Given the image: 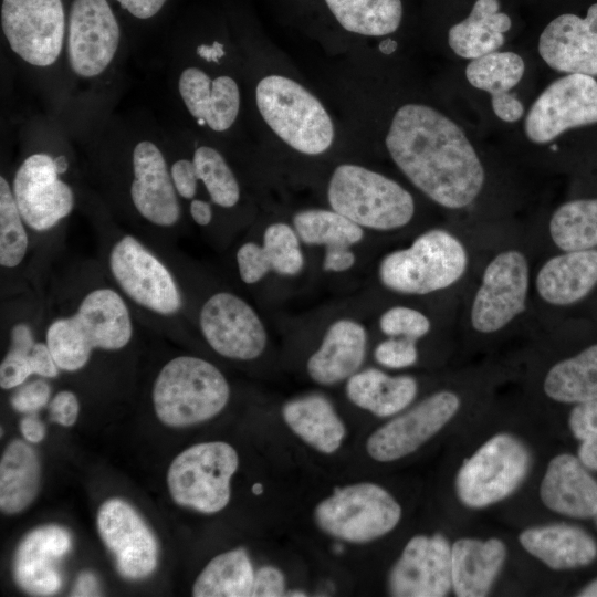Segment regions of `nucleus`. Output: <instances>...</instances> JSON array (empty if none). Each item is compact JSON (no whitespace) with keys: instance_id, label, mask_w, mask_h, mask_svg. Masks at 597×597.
I'll list each match as a JSON object with an SVG mask.
<instances>
[{"instance_id":"obj_1","label":"nucleus","mask_w":597,"mask_h":597,"mask_svg":"<svg viewBox=\"0 0 597 597\" xmlns=\"http://www.w3.org/2000/svg\"><path fill=\"white\" fill-rule=\"evenodd\" d=\"M45 280L41 329L61 371H81L96 354L133 345L138 322L98 260L73 262Z\"/></svg>"},{"instance_id":"obj_2","label":"nucleus","mask_w":597,"mask_h":597,"mask_svg":"<svg viewBox=\"0 0 597 597\" xmlns=\"http://www.w3.org/2000/svg\"><path fill=\"white\" fill-rule=\"evenodd\" d=\"M538 254L527 228L509 223L481 234L459 302L457 337L485 348L532 326V277Z\"/></svg>"},{"instance_id":"obj_3","label":"nucleus","mask_w":597,"mask_h":597,"mask_svg":"<svg viewBox=\"0 0 597 597\" xmlns=\"http://www.w3.org/2000/svg\"><path fill=\"white\" fill-rule=\"evenodd\" d=\"M385 144L404 176L437 206L464 212L481 199L485 167L462 128L436 108H398Z\"/></svg>"},{"instance_id":"obj_4","label":"nucleus","mask_w":597,"mask_h":597,"mask_svg":"<svg viewBox=\"0 0 597 597\" xmlns=\"http://www.w3.org/2000/svg\"><path fill=\"white\" fill-rule=\"evenodd\" d=\"M95 227L97 260L138 324L174 338L186 327L188 304L171 264L134 231L104 218Z\"/></svg>"},{"instance_id":"obj_5","label":"nucleus","mask_w":597,"mask_h":597,"mask_svg":"<svg viewBox=\"0 0 597 597\" xmlns=\"http://www.w3.org/2000/svg\"><path fill=\"white\" fill-rule=\"evenodd\" d=\"M481 233L457 226L431 227L404 248L386 253L377 276L389 292L402 296L459 298L472 274Z\"/></svg>"},{"instance_id":"obj_6","label":"nucleus","mask_w":597,"mask_h":597,"mask_svg":"<svg viewBox=\"0 0 597 597\" xmlns=\"http://www.w3.org/2000/svg\"><path fill=\"white\" fill-rule=\"evenodd\" d=\"M526 335L541 355L533 376L537 392L558 405L597 399V325L532 327Z\"/></svg>"},{"instance_id":"obj_7","label":"nucleus","mask_w":597,"mask_h":597,"mask_svg":"<svg viewBox=\"0 0 597 597\" xmlns=\"http://www.w3.org/2000/svg\"><path fill=\"white\" fill-rule=\"evenodd\" d=\"M565 324L597 325V248L536 259L531 327Z\"/></svg>"},{"instance_id":"obj_8","label":"nucleus","mask_w":597,"mask_h":597,"mask_svg":"<svg viewBox=\"0 0 597 597\" xmlns=\"http://www.w3.org/2000/svg\"><path fill=\"white\" fill-rule=\"evenodd\" d=\"M229 399L230 386L222 371L211 362L193 355H178L167 360L151 388L157 418L175 428L214 418Z\"/></svg>"},{"instance_id":"obj_9","label":"nucleus","mask_w":597,"mask_h":597,"mask_svg":"<svg viewBox=\"0 0 597 597\" xmlns=\"http://www.w3.org/2000/svg\"><path fill=\"white\" fill-rule=\"evenodd\" d=\"M126 177V213L138 235L153 245H174L182 220L170 166L153 142H138Z\"/></svg>"},{"instance_id":"obj_10","label":"nucleus","mask_w":597,"mask_h":597,"mask_svg":"<svg viewBox=\"0 0 597 597\" xmlns=\"http://www.w3.org/2000/svg\"><path fill=\"white\" fill-rule=\"evenodd\" d=\"M333 210L362 228L391 232L408 227L416 214L413 196L396 180L366 167L343 164L329 179Z\"/></svg>"},{"instance_id":"obj_11","label":"nucleus","mask_w":597,"mask_h":597,"mask_svg":"<svg viewBox=\"0 0 597 597\" xmlns=\"http://www.w3.org/2000/svg\"><path fill=\"white\" fill-rule=\"evenodd\" d=\"M255 102L268 126L293 149L314 156L332 146L335 132L331 116L294 80L283 75L263 77L255 88Z\"/></svg>"},{"instance_id":"obj_12","label":"nucleus","mask_w":597,"mask_h":597,"mask_svg":"<svg viewBox=\"0 0 597 597\" xmlns=\"http://www.w3.org/2000/svg\"><path fill=\"white\" fill-rule=\"evenodd\" d=\"M531 464L527 444L515 434L499 432L460 465L454 479L457 496L473 510L496 504L521 486Z\"/></svg>"},{"instance_id":"obj_13","label":"nucleus","mask_w":597,"mask_h":597,"mask_svg":"<svg viewBox=\"0 0 597 597\" xmlns=\"http://www.w3.org/2000/svg\"><path fill=\"white\" fill-rule=\"evenodd\" d=\"M313 515L317 527L329 536L364 544L395 530L402 509L381 485L358 482L335 489L315 506Z\"/></svg>"},{"instance_id":"obj_14","label":"nucleus","mask_w":597,"mask_h":597,"mask_svg":"<svg viewBox=\"0 0 597 597\" xmlns=\"http://www.w3.org/2000/svg\"><path fill=\"white\" fill-rule=\"evenodd\" d=\"M239 467L237 450L224 441L193 444L170 463L167 485L172 500L205 514L222 511L231 498L230 482Z\"/></svg>"},{"instance_id":"obj_15","label":"nucleus","mask_w":597,"mask_h":597,"mask_svg":"<svg viewBox=\"0 0 597 597\" xmlns=\"http://www.w3.org/2000/svg\"><path fill=\"white\" fill-rule=\"evenodd\" d=\"M67 169L66 157L34 153L22 160L13 175L15 203L39 243L41 235L51 237L75 208L74 190L62 179Z\"/></svg>"},{"instance_id":"obj_16","label":"nucleus","mask_w":597,"mask_h":597,"mask_svg":"<svg viewBox=\"0 0 597 597\" xmlns=\"http://www.w3.org/2000/svg\"><path fill=\"white\" fill-rule=\"evenodd\" d=\"M463 401L461 387L431 392L371 432L366 441L368 455L392 462L413 453L458 415Z\"/></svg>"},{"instance_id":"obj_17","label":"nucleus","mask_w":597,"mask_h":597,"mask_svg":"<svg viewBox=\"0 0 597 597\" xmlns=\"http://www.w3.org/2000/svg\"><path fill=\"white\" fill-rule=\"evenodd\" d=\"M196 325L208 346L223 358L253 360L268 344V333L256 311L228 290L206 296L198 306Z\"/></svg>"},{"instance_id":"obj_18","label":"nucleus","mask_w":597,"mask_h":597,"mask_svg":"<svg viewBox=\"0 0 597 597\" xmlns=\"http://www.w3.org/2000/svg\"><path fill=\"white\" fill-rule=\"evenodd\" d=\"M1 27L10 49L24 62L50 66L64 43L62 0H2Z\"/></svg>"},{"instance_id":"obj_19","label":"nucleus","mask_w":597,"mask_h":597,"mask_svg":"<svg viewBox=\"0 0 597 597\" xmlns=\"http://www.w3.org/2000/svg\"><path fill=\"white\" fill-rule=\"evenodd\" d=\"M597 123V81L567 74L551 83L530 108L525 134L534 144H547L562 133Z\"/></svg>"},{"instance_id":"obj_20","label":"nucleus","mask_w":597,"mask_h":597,"mask_svg":"<svg viewBox=\"0 0 597 597\" xmlns=\"http://www.w3.org/2000/svg\"><path fill=\"white\" fill-rule=\"evenodd\" d=\"M121 29L107 0H73L67 21V59L80 77L102 74L113 62Z\"/></svg>"},{"instance_id":"obj_21","label":"nucleus","mask_w":597,"mask_h":597,"mask_svg":"<svg viewBox=\"0 0 597 597\" xmlns=\"http://www.w3.org/2000/svg\"><path fill=\"white\" fill-rule=\"evenodd\" d=\"M396 597H443L452 590L451 544L441 533L412 536L388 576Z\"/></svg>"},{"instance_id":"obj_22","label":"nucleus","mask_w":597,"mask_h":597,"mask_svg":"<svg viewBox=\"0 0 597 597\" xmlns=\"http://www.w3.org/2000/svg\"><path fill=\"white\" fill-rule=\"evenodd\" d=\"M97 527L123 577L140 579L155 570L156 538L132 505L121 499L105 501L97 513Z\"/></svg>"},{"instance_id":"obj_23","label":"nucleus","mask_w":597,"mask_h":597,"mask_svg":"<svg viewBox=\"0 0 597 597\" xmlns=\"http://www.w3.org/2000/svg\"><path fill=\"white\" fill-rule=\"evenodd\" d=\"M538 53L555 71L597 75V3L585 18L564 13L552 20L540 35Z\"/></svg>"},{"instance_id":"obj_24","label":"nucleus","mask_w":597,"mask_h":597,"mask_svg":"<svg viewBox=\"0 0 597 597\" xmlns=\"http://www.w3.org/2000/svg\"><path fill=\"white\" fill-rule=\"evenodd\" d=\"M71 547L72 538L64 527L45 525L33 530L22 540L15 552V582L32 595H53L62 586L57 562Z\"/></svg>"},{"instance_id":"obj_25","label":"nucleus","mask_w":597,"mask_h":597,"mask_svg":"<svg viewBox=\"0 0 597 597\" xmlns=\"http://www.w3.org/2000/svg\"><path fill=\"white\" fill-rule=\"evenodd\" d=\"M36 239L25 224L15 203L11 184L0 176V268L6 296L35 289L31 265Z\"/></svg>"},{"instance_id":"obj_26","label":"nucleus","mask_w":597,"mask_h":597,"mask_svg":"<svg viewBox=\"0 0 597 597\" xmlns=\"http://www.w3.org/2000/svg\"><path fill=\"white\" fill-rule=\"evenodd\" d=\"M540 499L552 512L589 519L597 515V480L576 455L558 453L545 469Z\"/></svg>"},{"instance_id":"obj_27","label":"nucleus","mask_w":597,"mask_h":597,"mask_svg":"<svg viewBox=\"0 0 597 597\" xmlns=\"http://www.w3.org/2000/svg\"><path fill=\"white\" fill-rule=\"evenodd\" d=\"M527 230L538 256L597 248V196L568 199Z\"/></svg>"},{"instance_id":"obj_28","label":"nucleus","mask_w":597,"mask_h":597,"mask_svg":"<svg viewBox=\"0 0 597 597\" xmlns=\"http://www.w3.org/2000/svg\"><path fill=\"white\" fill-rule=\"evenodd\" d=\"M180 97L189 114L214 132H224L235 122L240 109V91L228 75L214 78L199 67L182 70L178 80Z\"/></svg>"},{"instance_id":"obj_29","label":"nucleus","mask_w":597,"mask_h":597,"mask_svg":"<svg viewBox=\"0 0 597 597\" xmlns=\"http://www.w3.org/2000/svg\"><path fill=\"white\" fill-rule=\"evenodd\" d=\"M367 343L368 334L363 324L350 318L335 321L307 359L308 376L325 386L348 379L363 365Z\"/></svg>"},{"instance_id":"obj_30","label":"nucleus","mask_w":597,"mask_h":597,"mask_svg":"<svg viewBox=\"0 0 597 597\" xmlns=\"http://www.w3.org/2000/svg\"><path fill=\"white\" fill-rule=\"evenodd\" d=\"M507 548L498 537H461L451 544L452 593L457 597H484L499 577Z\"/></svg>"},{"instance_id":"obj_31","label":"nucleus","mask_w":597,"mask_h":597,"mask_svg":"<svg viewBox=\"0 0 597 597\" xmlns=\"http://www.w3.org/2000/svg\"><path fill=\"white\" fill-rule=\"evenodd\" d=\"M519 542L524 551L554 570L586 567L597 558L595 538L572 524L527 527L520 533Z\"/></svg>"},{"instance_id":"obj_32","label":"nucleus","mask_w":597,"mask_h":597,"mask_svg":"<svg viewBox=\"0 0 597 597\" xmlns=\"http://www.w3.org/2000/svg\"><path fill=\"white\" fill-rule=\"evenodd\" d=\"M525 71L523 59L514 52H492L471 60L465 67L469 83L491 94L494 114L502 121L514 123L524 114L520 100L510 94Z\"/></svg>"},{"instance_id":"obj_33","label":"nucleus","mask_w":597,"mask_h":597,"mask_svg":"<svg viewBox=\"0 0 597 597\" xmlns=\"http://www.w3.org/2000/svg\"><path fill=\"white\" fill-rule=\"evenodd\" d=\"M345 390L349 401L358 408L387 418L411 406L419 384L411 375H389L377 368H367L350 376Z\"/></svg>"},{"instance_id":"obj_34","label":"nucleus","mask_w":597,"mask_h":597,"mask_svg":"<svg viewBox=\"0 0 597 597\" xmlns=\"http://www.w3.org/2000/svg\"><path fill=\"white\" fill-rule=\"evenodd\" d=\"M282 417L295 436L321 453L336 452L346 437L344 421L332 402L318 394L287 401Z\"/></svg>"},{"instance_id":"obj_35","label":"nucleus","mask_w":597,"mask_h":597,"mask_svg":"<svg viewBox=\"0 0 597 597\" xmlns=\"http://www.w3.org/2000/svg\"><path fill=\"white\" fill-rule=\"evenodd\" d=\"M510 17L500 12L499 0H476L467 19L448 32L451 50L463 59H478L498 51L511 29Z\"/></svg>"},{"instance_id":"obj_36","label":"nucleus","mask_w":597,"mask_h":597,"mask_svg":"<svg viewBox=\"0 0 597 597\" xmlns=\"http://www.w3.org/2000/svg\"><path fill=\"white\" fill-rule=\"evenodd\" d=\"M40 462L35 451L21 440L11 441L0 461V509L15 514L27 509L40 490Z\"/></svg>"},{"instance_id":"obj_37","label":"nucleus","mask_w":597,"mask_h":597,"mask_svg":"<svg viewBox=\"0 0 597 597\" xmlns=\"http://www.w3.org/2000/svg\"><path fill=\"white\" fill-rule=\"evenodd\" d=\"M254 574L245 549L237 548L221 553L214 556L200 572L192 587V596H251Z\"/></svg>"},{"instance_id":"obj_38","label":"nucleus","mask_w":597,"mask_h":597,"mask_svg":"<svg viewBox=\"0 0 597 597\" xmlns=\"http://www.w3.org/2000/svg\"><path fill=\"white\" fill-rule=\"evenodd\" d=\"M328 9L347 31L383 36L395 32L402 18L401 0H325Z\"/></svg>"},{"instance_id":"obj_39","label":"nucleus","mask_w":597,"mask_h":597,"mask_svg":"<svg viewBox=\"0 0 597 597\" xmlns=\"http://www.w3.org/2000/svg\"><path fill=\"white\" fill-rule=\"evenodd\" d=\"M293 228L307 245L352 247L364 238V228L333 209L298 211L293 217Z\"/></svg>"},{"instance_id":"obj_40","label":"nucleus","mask_w":597,"mask_h":597,"mask_svg":"<svg viewBox=\"0 0 597 597\" xmlns=\"http://www.w3.org/2000/svg\"><path fill=\"white\" fill-rule=\"evenodd\" d=\"M191 160L211 201L221 208H233L240 200L241 190L234 172L221 153L210 146H199Z\"/></svg>"},{"instance_id":"obj_41","label":"nucleus","mask_w":597,"mask_h":597,"mask_svg":"<svg viewBox=\"0 0 597 597\" xmlns=\"http://www.w3.org/2000/svg\"><path fill=\"white\" fill-rule=\"evenodd\" d=\"M295 229L284 222L269 224L263 232L262 250L271 271L284 275H297L304 266V255Z\"/></svg>"},{"instance_id":"obj_42","label":"nucleus","mask_w":597,"mask_h":597,"mask_svg":"<svg viewBox=\"0 0 597 597\" xmlns=\"http://www.w3.org/2000/svg\"><path fill=\"white\" fill-rule=\"evenodd\" d=\"M378 326L386 337H404L419 343L432 333L434 324L423 310L396 304L380 314Z\"/></svg>"},{"instance_id":"obj_43","label":"nucleus","mask_w":597,"mask_h":597,"mask_svg":"<svg viewBox=\"0 0 597 597\" xmlns=\"http://www.w3.org/2000/svg\"><path fill=\"white\" fill-rule=\"evenodd\" d=\"M567 422L579 441L577 458L589 471H597V399L573 405Z\"/></svg>"},{"instance_id":"obj_44","label":"nucleus","mask_w":597,"mask_h":597,"mask_svg":"<svg viewBox=\"0 0 597 597\" xmlns=\"http://www.w3.org/2000/svg\"><path fill=\"white\" fill-rule=\"evenodd\" d=\"M418 343L404 337H386L374 349L375 360L388 369H406L419 360Z\"/></svg>"},{"instance_id":"obj_45","label":"nucleus","mask_w":597,"mask_h":597,"mask_svg":"<svg viewBox=\"0 0 597 597\" xmlns=\"http://www.w3.org/2000/svg\"><path fill=\"white\" fill-rule=\"evenodd\" d=\"M235 263L241 281L248 285L260 282L271 272L262 245L253 241L244 242L238 248Z\"/></svg>"},{"instance_id":"obj_46","label":"nucleus","mask_w":597,"mask_h":597,"mask_svg":"<svg viewBox=\"0 0 597 597\" xmlns=\"http://www.w3.org/2000/svg\"><path fill=\"white\" fill-rule=\"evenodd\" d=\"M46 378L25 381L14 388L10 402L14 410L32 413L48 405L51 397V386Z\"/></svg>"},{"instance_id":"obj_47","label":"nucleus","mask_w":597,"mask_h":597,"mask_svg":"<svg viewBox=\"0 0 597 597\" xmlns=\"http://www.w3.org/2000/svg\"><path fill=\"white\" fill-rule=\"evenodd\" d=\"M34 375L30 353L7 352L0 364V387L14 389Z\"/></svg>"},{"instance_id":"obj_48","label":"nucleus","mask_w":597,"mask_h":597,"mask_svg":"<svg viewBox=\"0 0 597 597\" xmlns=\"http://www.w3.org/2000/svg\"><path fill=\"white\" fill-rule=\"evenodd\" d=\"M286 580L282 570L275 566L265 565L254 574L253 597L286 596Z\"/></svg>"},{"instance_id":"obj_49","label":"nucleus","mask_w":597,"mask_h":597,"mask_svg":"<svg viewBox=\"0 0 597 597\" xmlns=\"http://www.w3.org/2000/svg\"><path fill=\"white\" fill-rule=\"evenodd\" d=\"M172 182L178 196L185 200L196 197L198 176L192 160L180 158L170 165Z\"/></svg>"},{"instance_id":"obj_50","label":"nucleus","mask_w":597,"mask_h":597,"mask_svg":"<svg viewBox=\"0 0 597 597\" xmlns=\"http://www.w3.org/2000/svg\"><path fill=\"white\" fill-rule=\"evenodd\" d=\"M51 420L64 427L73 426L78 417L80 402L71 390H60L49 405Z\"/></svg>"},{"instance_id":"obj_51","label":"nucleus","mask_w":597,"mask_h":597,"mask_svg":"<svg viewBox=\"0 0 597 597\" xmlns=\"http://www.w3.org/2000/svg\"><path fill=\"white\" fill-rule=\"evenodd\" d=\"M34 375L52 379L60 375L55 359L45 341H38L30 352Z\"/></svg>"},{"instance_id":"obj_52","label":"nucleus","mask_w":597,"mask_h":597,"mask_svg":"<svg viewBox=\"0 0 597 597\" xmlns=\"http://www.w3.org/2000/svg\"><path fill=\"white\" fill-rule=\"evenodd\" d=\"M346 245L326 247L323 269L327 272H345L354 266L355 253Z\"/></svg>"},{"instance_id":"obj_53","label":"nucleus","mask_w":597,"mask_h":597,"mask_svg":"<svg viewBox=\"0 0 597 597\" xmlns=\"http://www.w3.org/2000/svg\"><path fill=\"white\" fill-rule=\"evenodd\" d=\"M137 19L146 20L156 15L167 0H115Z\"/></svg>"},{"instance_id":"obj_54","label":"nucleus","mask_w":597,"mask_h":597,"mask_svg":"<svg viewBox=\"0 0 597 597\" xmlns=\"http://www.w3.org/2000/svg\"><path fill=\"white\" fill-rule=\"evenodd\" d=\"M20 430L23 438L32 443L42 441L45 436V427L35 416L24 417L20 422Z\"/></svg>"},{"instance_id":"obj_55","label":"nucleus","mask_w":597,"mask_h":597,"mask_svg":"<svg viewBox=\"0 0 597 597\" xmlns=\"http://www.w3.org/2000/svg\"><path fill=\"white\" fill-rule=\"evenodd\" d=\"M191 219L199 227H208L212 221V208L210 202L202 199H191L189 205Z\"/></svg>"},{"instance_id":"obj_56","label":"nucleus","mask_w":597,"mask_h":597,"mask_svg":"<svg viewBox=\"0 0 597 597\" xmlns=\"http://www.w3.org/2000/svg\"><path fill=\"white\" fill-rule=\"evenodd\" d=\"M100 588L95 576L91 573H82L73 590V596H97Z\"/></svg>"},{"instance_id":"obj_57","label":"nucleus","mask_w":597,"mask_h":597,"mask_svg":"<svg viewBox=\"0 0 597 597\" xmlns=\"http://www.w3.org/2000/svg\"><path fill=\"white\" fill-rule=\"evenodd\" d=\"M197 54L208 61L218 63L226 54L224 48L219 42H213L211 45L201 44L197 48Z\"/></svg>"},{"instance_id":"obj_58","label":"nucleus","mask_w":597,"mask_h":597,"mask_svg":"<svg viewBox=\"0 0 597 597\" xmlns=\"http://www.w3.org/2000/svg\"><path fill=\"white\" fill-rule=\"evenodd\" d=\"M579 597H597V578L586 584L577 594Z\"/></svg>"},{"instance_id":"obj_59","label":"nucleus","mask_w":597,"mask_h":597,"mask_svg":"<svg viewBox=\"0 0 597 597\" xmlns=\"http://www.w3.org/2000/svg\"><path fill=\"white\" fill-rule=\"evenodd\" d=\"M396 48V43L392 42V41H386V42H383L380 44V49L385 52V53H390L395 50Z\"/></svg>"},{"instance_id":"obj_60","label":"nucleus","mask_w":597,"mask_h":597,"mask_svg":"<svg viewBox=\"0 0 597 597\" xmlns=\"http://www.w3.org/2000/svg\"><path fill=\"white\" fill-rule=\"evenodd\" d=\"M252 492L255 494V495H259L263 492V485L260 484V483H255L253 486H252Z\"/></svg>"},{"instance_id":"obj_61","label":"nucleus","mask_w":597,"mask_h":597,"mask_svg":"<svg viewBox=\"0 0 597 597\" xmlns=\"http://www.w3.org/2000/svg\"><path fill=\"white\" fill-rule=\"evenodd\" d=\"M596 517H597V515H596Z\"/></svg>"}]
</instances>
